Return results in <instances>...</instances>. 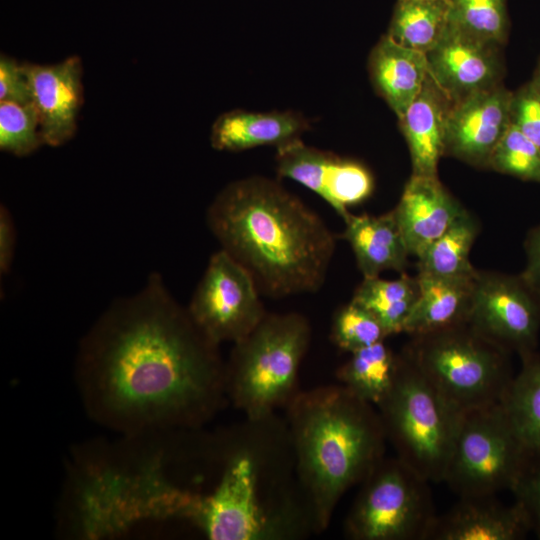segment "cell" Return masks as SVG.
Instances as JSON below:
<instances>
[{
    "mask_svg": "<svg viewBox=\"0 0 540 540\" xmlns=\"http://www.w3.org/2000/svg\"><path fill=\"white\" fill-rule=\"evenodd\" d=\"M16 231L12 216L5 206L0 210V271L7 273L13 262Z\"/></svg>",
    "mask_w": 540,
    "mask_h": 540,
    "instance_id": "obj_35",
    "label": "cell"
},
{
    "mask_svg": "<svg viewBox=\"0 0 540 540\" xmlns=\"http://www.w3.org/2000/svg\"><path fill=\"white\" fill-rule=\"evenodd\" d=\"M449 23L481 41L500 45L508 31L506 0H448Z\"/></svg>",
    "mask_w": 540,
    "mask_h": 540,
    "instance_id": "obj_28",
    "label": "cell"
},
{
    "mask_svg": "<svg viewBox=\"0 0 540 540\" xmlns=\"http://www.w3.org/2000/svg\"><path fill=\"white\" fill-rule=\"evenodd\" d=\"M393 211L410 256L419 257L466 209L438 177L412 174Z\"/></svg>",
    "mask_w": 540,
    "mask_h": 540,
    "instance_id": "obj_17",
    "label": "cell"
},
{
    "mask_svg": "<svg viewBox=\"0 0 540 540\" xmlns=\"http://www.w3.org/2000/svg\"><path fill=\"white\" fill-rule=\"evenodd\" d=\"M187 309L219 345L243 339L267 314L253 278L222 249L210 257Z\"/></svg>",
    "mask_w": 540,
    "mask_h": 540,
    "instance_id": "obj_10",
    "label": "cell"
},
{
    "mask_svg": "<svg viewBox=\"0 0 540 540\" xmlns=\"http://www.w3.org/2000/svg\"><path fill=\"white\" fill-rule=\"evenodd\" d=\"M23 67L43 143L52 147L65 144L77 131L84 100L81 58L72 55L54 64L23 62Z\"/></svg>",
    "mask_w": 540,
    "mask_h": 540,
    "instance_id": "obj_14",
    "label": "cell"
},
{
    "mask_svg": "<svg viewBox=\"0 0 540 540\" xmlns=\"http://www.w3.org/2000/svg\"><path fill=\"white\" fill-rule=\"evenodd\" d=\"M512 98V92L497 84L453 101L446 121L445 155L488 167L511 124Z\"/></svg>",
    "mask_w": 540,
    "mask_h": 540,
    "instance_id": "obj_13",
    "label": "cell"
},
{
    "mask_svg": "<svg viewBox=\"0 0 540 540\" xmlns=\"http://www.w3.org/2000/svg\"><path fill=\"white\" fill-rule=\"evenodd\" d=\"M521 356L522 366L513 376L500 403L516 434L534 458H540V355Z\"/></svg>",
    "mask_w": 540,
    "mask_h": 540,
    "instance_id": "obj_23",
    "label": "cell"
},
{
    "mask_svg": "<svg viewBox=\"0 0 540 540\" xmlns=\"http://www.w3.org/2000/svg\"><path fill=\"white\" fill-rule=\"evenodd\" d=\"M311 335L304 315L267 313L252 332L233 343L225 362L227 400L252 418L286 408L300 391L298 374Z\"/></svg>",
    "mask_w": 540,
    "mask_h": 540,
    "instance_id": "obj_5",
    "label": "cell"
},
{
    "mask_svg": "<svg viewBox=\"0 0 540 540\" xmlns=\"http://www.w3.org/2000/svg\"><path fill=\"white\" fill-rule=\"evenodd\" d=\"M414 337L404 354L455 409L500 402L513 377L506 350L468 324Z\"/></svg>",
    "mask_w": 540,
    "mask_h": 540,
    "instance_id": "obj_7",
    "label": "cell"
},
{
    "mask_svg": "<svg viewBox=\"0 0 540 540\" xmlns=\"http://www.w3.org/2000/svg\"><path fill=\"white\" fill-rule=\"evenodd\" d=\"M478 233V224L466 210L453 225L432 242L418 259V274L437 277H470L476 270L470 251Z\"/></svg>",
    "mask_w": 540,
    "mask_h": 540,
    "instance_id": "obj_27",
    "label": "cell"
},
{
    "mask_svg": "<svg viewBox=\"0 0 540 540\" xmlns=\"http://www.w3.org/2000/svg\"><path fill=\"white\" fill-rule=\"evenodd\" d=\"M539 295L523 275L478 271L467 324L507 352L534 351L540 329Z\"/></svg>",
    "mask_w": 540,
    "mask_h": 540,
    "instance_id": "obj_11",
    "label": "cell"
},
{
    "mask_svg": "<svg viewBox=\"0 0 540 540\" xmlns=\"http://www.w3.org/2000/svg\"><path fill=\"white\" fill-rule=\"evenodd\" d=\"M448 23V0H397L387 35L399 45L427 54Z\"/></svg>",
    "mask_w": 540,
    "mask_h": 540,
    "instance_id": "obj_26",
    "label": "cell"
},
{
    "mask_svg": "<svg viewBox=\"0 0 540 540\" xmlns=\"http://www.w3.org/2000/svg\"><path fill=\"white\" fill-rule=\"evenodd\" d=\"M398 366V356L384 341L350 353L336 372L342 386L375 407L390 391Z\"/></svg>",
    "mask_w": 540,
    "mask_h": 540,
    "instance_id": "obj_24",
    "label": "cell"
},
{
    "mask_svg": "<svg viewBox=\"0 0 540 540\" xmlns=\"http://www.w3.org/2000/svg\"><path fill=\"white\" fill-rule=\"evenodd\" d=\"M428 483L398 457H384L361 482L345 518L346 536L427 540L436 517Z\"/></svg>",
    "mask_w": 540,
    "mask_h": 540,
    "instance_id": "obj_9",
    "label": "cell"
},
{
    "mask_svg": "<svg viewBox=\"0 0 540 540\" xmlns=\"http://www.w3.org/2000/svg\"><path fill=\"white\" fill-rule=\"evenodd\" d=\"M529 530V517L516 500L505 505L495 495L469 496L436 515L427 540H518Z\"/></svg>",
    "mask_w": 540,
    "mask_h": 540,
    "instance_id": "obj_16",
    "label": "cell"
},
{
    "mask_svg": "<svg viewBox=\"0 0 540 540\" xmlns=\"http://www.w3.org/2000/svg\"><path fill=\"white\" fill-rule=\"evenodd\" d=\"M330 337L339 349L352 353L384 341L387 335L368 310L351 300L335 312Z\"/></svg>",
    "mask_w": 540,
    "mask_h": 540,
    "instance_id": "obj_30",
    "label": "cell"
},
{
    "mask_svg": "<svg viewBox=\"0 0 540 540\" xmlns=\"http://www.w3.org/2000/svg\"><path fill=\"white\" fill-rule=\"evenodd\" d=\"M418 295L417 276L402 273L394 280L364 278L351 300L368 310L379 321L388 337L404 331Z\"/></svg>",
    "mask_w": 540,
    "mask_h": 540,
    "instance_id": "obj_25",
    "label": "cell"
},
{
    "mask_svg": "<svg viewBox=\"0 0 540 540\" xmlns=\"http://www.w3.org/2000/svg\"><path fill=\"white\" fill-rule=\"evenodd\" d=\"M285 409L297 475L319 534L343 495L385 457V429L377 408L339 383L299 391Z\"/></svg>",
    "mask_w": 540,
    "mask_h": 540,
    "instance_id": "obj_4",
    "label": "cell"
},
{
    "mask_svg": "<svg viewBox=\"0 0 540 540\" xmlns=\"http://www.w3.org/2000/svg\"><path fill=\"white\" fill-rule=\"evenodd\" d=\"M368 72L375 91L399 119L424 87L429 65L426 54L399 45L385 34L369 55Z\"/></svg>",
    "mask_w": 540,
    "mask_h": 540,
    "instance_id": "obj_20",
    "label": "cell"
},
{
    "mask_svg": "<svg viewBox=\"0 0 540 540\" xmlns=\"http://www.w3.org/2000/svg\"><path fill=\"white\" fill-rule=\"evenodd\" d=\"M40 119L33 103L0 102V149L24 157L43 145Z\"/></svg>",
    "mask_w": 540,
    "mask_h": 540,
    "instance_id": "obj_29",
    "label": "cell"
},
{
    "mask_svg": "<svg viewBox=\"0 0 540 540\" xmlns=\"http://www.w3.org/2000/svg\"><path fill=\"white\" fill-rule=\"evenodd\" d=\"M476 275L437 277L418 274L419 295L403 332L417 336L467 324Z\"/></svg>",
    "mask_w": 540,
    "mask_h": 540,
    "instance_id": "obj_22",
    "label": "cell"
},
{
    "mask_svg": "<svg viewBox=\"0 0 540 540\" xmlns=\"http://www.w3.org/2000/svg\"><path fill=\"white\" fill-rule=\"evenodd\" d=\"M533 84L540 91V67L538 69V72H537V75H536V78H535Z\"/></svg>",
    "mask_w": 540,
    "mask_h": 540,
    "instance_id": "obj_37",
    "label": "cell"
},
{
    "mask_svg": "<svg viewBox=\"0 0 540 540\" xmlns=\"http://www.w3.org/2000/svg\"><path fill=\"white\" fill-rule=\"evenodd\" d=\"M488 167L540 183V149L511 123L495 147Z\"/></svg>",
    "mask_w": 540,
    "mask_h": 540,
    "instance_id": "obj_31",
    "label": "cell"
},
{
    "mask_svg": "<svg viewBox=\"0 0 540 540\" xmlns=\"http://www.w3.org/2000/svg\"><path fill=\"white\" fill-rule=\"evenodd\" d=\"M533 456L500 402L461 412L443 482L460 497L513 491Z\"/></svg>",
    "mask_w": 540,
    "mask_h": 540,
    "instance_id": "obj_8",
    "label": "cell"
},
{
    "mask_svg": "<svg viewBox=\"0 0 540 540\" xmlns=\"http://www.w3.org/2000/svg\"><path fill=\"white\" fill-rule=\"evenodd\" d=\"M397 456L429 482H443L461 412L403 353L393 385L376 406Z\"/></svg>",
    "mask_w": 540,
    "mask_h": 540,
    "instance_id": "obj_6",
    "label": "cell"
},
{
    "mask_svg": "<svg viewBox=\"0 0 540 540\" xmlns=\"http://www.w3.org/2000/svg\"><path fill=\"white\" fill-rule=\"evenodd\" d=\"M0 102L32 103L23 62L6 54L0 56Z\"/></svg>",
    "mask_w": 540,
    "mask_h": 540,
    "instance_id": "obj_33",
    "label": "cell"
},
{
    "mask_svg": "<svg viewBox=\"0 0 540 540\" xmlns=\"http://www.w3.org/2000/svg\"><path fill=\"white\" fill-rule=\"evenodd\" d=\"M525 247L527 266L523 276L540 292V226L529 234Z\"/></svg>",
    "mask_w": 540,
    "mask_h": 540,
    "instance_id": "obj_36",
    "label": "cell"
},
{
    "mask_svg": "<svg viewBox=\"0 0 540 540\" xmlns=\"http://www.w3.org/2000/svg\"><path fill=\"white\" fill-rule=\"evenodd\" d=\"M187 522L212 540H300L315 534L286 420L245 417L192 439Z\"/></svg>",
    "mask_w": 540,
    "mask_h": 540,
    "instance_id": "obj_2",
    "label": "cell"
},
{
    "mask_svg": "<svg viewBox=\"0 0 540 540\" xmlns=\"http://www.w3.org/2000/svg\"><path fill=\"white\" fill-rule=\"evenodd\" d=\"M426 56L430 77L451 101L499 84L497 45L472 37L451 23Z\"/></svg>",
    "mask_w": 540,
    "mask_h": 540,
    "instance_id": "obj_15",
    "label": "cell"
},
{
    "mask_svg": "<svg viewBox=\"0 0 540 540\" xmlns=\"http://www.w3.org/2000/svg\"><path fill=\"white\" fill-rule=\"evenodd\" d=\"M309 129L310 121L296 111L234 109L216 118L210 142L218 151L240 152L266 145L278 147L301 138Z\"/></svg>",
    "mask_w": 540,
    "mask_h": 540,
    "instance_id": "obj_18",
    "label": "cell"
},
{
    "mask_svg": "<svg viewBox=\"0 0 540 540\" xmlns=\"http://www.w3.org/2000/svg\"><path fill=\"white\" fill-rule=\"evenodd\" d=\"M512 493L526 511L531 530L540 538V458H533Z\"/></svg>",
    "mask_w": 540,
    "mask_h": 540,
    "instance_id": "obj_34",
    "label": "cell"
},
{
    "mask_svg": "<svg viewBox=\"0 0 540 540\" xmlns=\"http://www.w3.org/2000/svg\"><path fill=\"white\" fill-rule=\"evenodd\" d=\"M452 102L429 75L419 95L398 119L409 147L413 175L438 177Z\"/></svg>",
    "mask_w": 540,
    "mask_h": 540,
    "instance_id": "obj_19",
    "label": "cell"
},
{
    "mask_svg": "<svg viewBox=\"0 0 540 540\" xmlns=\"http://www.w3.org/2000/svg\"><path fill=\"white\" fill-rule=\"evenodd\" d=\"M511 123L540 149V91L533 83L513 93Z\"/></svg>",
    "mask_w": 540,
    "mask_h": 540,
    "instance_id": "obj_32",
    "label": "cell"
},
{
    "mask_svg": "<svg viewBox=\"0 0 540 540\" xmlns=\"http://www.w3.org/2000/svg\"><path fill=\"white\" fill-rule=\"evenodd\" d=\"M276 171L311 190L345 219L348 208L373 192L374 178L362 163L306 145L301 138L276 147Z\"/></svg>",
    "mask_w": 540,
    "mask_h": 540,
    "instance_id": "obj_12",
    "label": "cell"
},
{
    "mask_svg": "<svg viewBox=\"0 0 540 540\" xmlns=\"http://www.w3.org/2000/svg\"><path fill=\"white\" fill-rule=\"evenodd\" d=\"M75 376L88 415L122 435L201 428L227 400L219 344L157 273L86 333Z\"/></svg>",
    "mask_w": 540,
    "mask_h": 540,
    "instance_id": "obj_1",
    "label": "cell"
},
{
    "mask_svg": "<svg viewBox=\"0 0 540 540\" xmlns=\"http://www.w3.org/2000/svg\"><path fill=\"white\" fill-rule=\"evenodd\" d=\"M343 238L349 243L364 278L403 272L410 256L394 211L373 216L349 214Z\"/></svg>",
    "mask_w": 540,
    "mask_h": 540,
    "instance_id": "obj_21",
    "label": "cell"
},
{
    "mask_svg": "<svg viewBox=\"0 0 540 540\" xmlns=\"http://www.w3.org/2000/svg\"><path fill=\"white\" fill-rule=\"evenodd\" d=\"M206 220L221 249L250 274L261 295L284 298L323 286L336 238L279 182L257 175L230 182L210 204Z\"/></svg>",
    "mask_w": 540,
    "mask_h": 540,
    "instance_id": "obj_3",
    "label": "cell"
}]
</instances>
